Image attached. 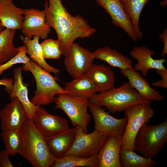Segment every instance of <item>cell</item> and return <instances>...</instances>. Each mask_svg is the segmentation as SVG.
I'll use <instances>...</instances> for the list:
<instances>
[{"label": "cell", "instance_id": "obj_1", "mask_svg": "<svg viewBox=\"0 0 167 167\" xmlns=\"http://www.w3.org/2000/svg\"><path fill=\"white\" fill-rule=\"evenodd\" d=\"M44 7L46 23L55 30L62 55L64 57L76 39L89 38L96 31L82 16L71 15L61 0H46Z\"/></svg>", "mask_w": 167, "mask_h": 167}, {"label": "cell", "instance_id": "obj_2", "mask_svg": "<svg viewBox=\"0 0 167 167\" xmlns=\"http://www.w3.org/2000/svg\"><path fill=\"white\" fill-rule=\"evenodd\" d=\"M22 144L19 154L35 167L51 166L57 159L50 153L45 137L29 118L20 130Z\"/></svg>", "mask_w": 167, "mask_h": 167}, {"label": "cell", "instance_id": "obj_3", "mask_svg": "<svg viewBox=\"0 0 167 167\" xmlns=\"http://www.w3.org/2000/svg\"><path fill=\"white\" fill-rule=\"evenodd\" d=\"M89 103L104 107L109 113L125 111L134 105L152 101L142 97L130 85L129 82L124 83L117 88L96 94L89 100Z\"/></svg>", "mask_w": 167, "mask_h": 167}, {"label": "cell", "instance_id": "obj_4", "mask_svg": "<svg viewBox=\"0 0 167 167\" xmlns=\"http://www.w3.org/2000/svg\"><path fill=\"white\" fill-rule=\"evenodd\" d=\"M22 66L23 71L31 72L35 80L36 90L31 100L35 105H48L54 102L55 96L68 93L57 82L58 78L53 76L31 59Z\"/></svg>", "mask_w": 167, "mask_h": 167}, {"label": "cell", "instance_id": "obj_5", "mask_svg": "<svg viewBox=\"0 0 167 167\" xmlns=\"http://www.w3.org/2000/svg\"><path fill=\"white\" fill-rule=\"evenodd\" d=\"M167 142V118L156 125L144 124L135 138L134 151L152 159Z\"/></svg>", "mask_w": 167, "mask_h": 167}, {"label": "cell", "instance_id": "obj_6", "mask_svg": "<svg viewBox=\"0 0 167 167\" xmlns=\"http://www.w3.org/2000/svg\"><path fill=\"white\" fill-rule=\"evenodd\" d=\"M54 102L55 109L62 110L70 119L75 127H79L87 133L91 116L88 112L89 100L72 96L66 94L57 95Z\"/></svg>", "mask_w": 167, "mask_h": 167}, {"label": "cell", "instance_id": "obj_7", "mask_svg": "<svg viewBox=\"0 0 167 167\" xmlns=\"http://www.w3.org/2000/svg\"><path fill=\"white\" fill-rule=\"evenodd\" d=\"M151 103H145L131 106L125 111L127 122L125 132L122 136L121 148L134 151L135 137L141 127L149 122L154 114Z\"/></svg>", "mask_w": 167, "mask_h": 167}, {"label": "cell", "instance_id": "obj_8", "mask_svg": "<svg viewBox=\"0 0 167 167\" xmlns=\"http://www.w3.org/2000/svg\"><path fill=\"white\" fill-rule=\"evenodd\" d=\"M75 128L76 134L74 141L65 156L87 158L97 155L110 137L95 130L92 133H87L79 127Z\"/></svg>", "mask_w": 167, "mask_h": 167}, {"label": "cell", "instance_id": "obj_9", "mask_svg": "<svg viewBox=\"0 0 167 167\" xmlns=\"http://www.w3.org/2000/svg\"><path fill=\"white\" fill-rule=\"evenodd\" d=\"M88 108L94 121V130L109 136L123 135L127 122L126 117L115 118L102 107L90 103Z\"/></svg>", "mask_w": 167, "mask_h": 167}, {"label": "cell", "instance_id": "obj_10", "mask_svg": "<svg viewBox=\"0 0 167 167\" xmlns=\"http://www.w3.org/2000/svg\"><path fill=\"white\" fill-rule=\"evenodd\" d=\"M65 57L66 69L73 79L85 75L95 59L93 53L74 43Z\"/></svg>", "mask_w": 167, "mask_h": 167}, {"label": "cell", "instance_id": "obj_11", "mask_svg": "<svg viewBox=\"0 0 167 167\" xmlns=\"http://www.w3.org/2000/svg\"><path fill=\"white\" fill-rule=\"evenodd\" d=\"M37 130L45 137H49L70 128L67 120L60 116L50 114L38 105L32 120Z\"/></svg>", "mask_w": 167, "mask_h": 167}, {"label": "cell", "instance_id": "obj_12", "mask_svg": "<svg viewBox=\"0 0 167 167\" xmlns=\"http://www.w3.org/2000/svg\"><path fill=\"white\" fill-rule=\"evenodd\" d=\"M24 10V19L21 25L22 33L27 38L38 36L46 39L50 33V27L46 23V13L34 8Z\"/></svg>", "mask_w": 167, "mask_h": 167}, {"label": "cell", "instance_id": "obj_13", "mask_svg": "<svg viewBox=\"0 0 167 167\" xmlns=\"http://www.w3.org/2000/svg\"><path fill=\"white\" fill-rule=\"evenodd\" d=\"M28 118L24 107L17 98L11 100L10 103L0 110L2 131H20Z\"/></svg>", "mask_w": 167, "mask_h": 167}, {"label": "cell", "instance_id": "obj_14", "mask_svg": "<svg viewBox=\"0 0 167 167\" xmlns=\"http://www.w3.org/2000/svg\"><path fill=\"white\" fill-rule=\"evenodd\" d=\"M110 15L113 24L123 29L134 42L137 41L131 21L125 12L120 0H95Z\"/></svg>", "mask_w": 167, "mask_h": 167}, {"label": "cell", "instance_id": "obj_15", "mask_svg": "<svg viewBox=\"0 0 167 167\" xmlns=\"http://www.w3.org/2000/svg\"><path fill=\"white\" fill-rule=\"evenodd\" d=\"M154 54L153 51L145 46L134 47L130 52L131 56L137 61L133 67L134 70L140 72L143 76L146 77L150 69H166L164 65L167 61L166 59L163 58L154 59L152 57Z\"/></svg>", "mask_w": 167, "mask_h": 167}, {"label": "cell", "instance_id": "obj_16", "mask_svg": "<svg viewBox=\"0 0 167 167\" xmlns=\"http://www.w3.org/2000/svg\"><path fill=\"white\" fill-rule=\"evenodd\" d=\"M22 71L20 66L13 70L14 82L8 93L11 100L15 98L19 100L24 107L28 118L32 120L38 105H34L29 99L27 86L23 81Z\"/></svg>", "mask_w": 167, "mask_h": 167}, {"label": "cell", "instance_id": "obj_17", "mask_svg": "<svg viewBox=\"0 0 167 167\" xmlns=\"http://www.w3.org/2000/svg\"><path fill=\"white\" fill-rule=\"evenodd\" d=\"M122 136H110L97 154L99 167H121L120 152Z\"/></svg>", "mask_w": 167, "mask_h": 167}, {"label": "cell", "instance_id": "obj_18", "mask_svg": "<svg viewBox=\"0 0 167 167\" xmlns=\"http://www.w3.org/2000/svg\"><path fill=\"white\" fill-rule=\"evenodd\" d=\"M120 72L128 80L131 85L144 98L151 101L164 100L159 92L153 88L146 79L134 69L120 70Z\"/></svg>", "mask_w": 167, "mask_h": 167}, {"label": "cell", "instance_id": "obj_19", "mask_svg": "<svg viewBox=\"0 0 167 167\" xmlns=\"http://www.w3.org/2000/svg\"><path fill=\"white\" fill-rule=\"evenodd\" d=\"M85 75L95 84L98 93L115 88L114 74L109 66L92 64Z\"/></svg>", "mask_w": 167, "mask_h": 167}, {"label": "cell", "instance_id": "obj_20", "mask_svg": "<svg viewBox=\"0 0 167 167\" xmlns=\"http://www.w3.org/2000/svg\"><path fill=\"white\" fill-rule=\"evenodd\" d=\"M75 127L55 135L45 137L49 149L56 159L60 158L68 152L72 146L76 135Z\"/></svg>", "mask_w": 167, "mask_h": 167}, {"label": "cell", "instance_id": "obj_21", "mask_svg": "<svg viewBox=\"0 0 167 167\" xmlns=\"http://www.w3.org/2000/svg\"><path fill=\"white\" fill-rule=\"evenodd\" d=\"M24 10L16 6L13 0H0V21L6 28L21 30Z\"/></svg>", "mask_w": 167, "mask_h": 167}, {"label": "cell", "instance_id": "obj_22", "mask_svg": "<svg viewBox=\"0 0 167 167\" xmlns=\"http://www.w3.org/2000/svg\"><path fill=\"white\" fill-rule=\"evenodd\" d=\"M64 88L69 96L83 97L88 100L97 92L95 84L85 74L68 82Z\"/></svg>", "mask_w": 167, "mask_h": 167}, {"label": "cell", "instance_id": "obj_23", "mask_svg": "<svg viewBox=\"0 0 167 167\" xmlns=\"http://www.w3.org/2000/svg\"><path fill=\"white\" fill-rule=\"evenodd\" d=\"M93 55L95 58L105 61L112 67L120 70L133 69L131 59L108 46L97 49Z\"/></svg>", "mask_w": 167, "mask_h": 167}, {"label": "cell", "instance_id": "obj_24", "mask_svg": "<svg viewBox=\"0 0 167 167\" xmlns=\"http://www.w3.org/2000/svg\"><path fill=\"white\" fill-rule=\"evenodd\" d=\"M33 37V39H31L23 35L20 36L21 40L26 47L27 53L30 58L49 73L58 75L60 72V70L49 65L43 58L42 48L39 42V37L38 36Z\"/></svg>", "mask_w": 167, "mask_h": 167}, {"label": "cell", "instance_id": "obj_25", "mask_svg": "<svg viewBox=\"0 0 167 167\" xmlns=\"http://www.w3.org/2000/svg\"><path fill=\"white\" fill-rule=\"evenodd\" d=\"M151 0H120L125 12L131 20L138 40H141L143 33L139 25V18L146 5Z\"/></svg>", "mask_w": 167, "mask_h": 167}, {"label": "cell", "instance_id": "obj_26", "mask_svg": "<svg viewBox=\"0 0 167 167\" xmlns=\"http://www.w3.org/2000/svg\"><path fill=\"white\" fill-rule=\"evenodd\" d=\"M16 30L5 28L0 32V65L15 57L18 53L13 40Z\"/></svg>", "mask_w": 167, "mask_h": 167}, {"label": "cell", "instance_id": "obj_27", "mask_svg": "<svg viewBox=\"0 0 167 167\" xmlns=\"http://www.w3.org/2000/svg\"><path fill=\"white\" fill-rule=\"evenodd\" d=\"M120 162L121 167H153L157 164L156 160L139 155L134 151L121 148Z\"/></svg>", "mask_w": 167, "mask_h": 167}, {"label": "cell", "instance_id": "obj_28", "mask_svg": "<svg viewBox=\"0 0 167 167\" xmlns=\"http://www.w3.org/2000/svg\"><path fill=\"white\" fill-rule=\"evenodd\" d=\"M97 155L87 158L74 155L65 156L60 158L57 159L51 167H99Z\"/></svg>", "mask_w": 167, "mask_h": 167}, {"label": "cell", "instance_id": "obj_29", "mask_svg": "<svg viewBox=\"0 0 167 167\" xmlns=\"http://www.w3.org/2000/svg\"><path fill=\"white\" fill-rule=\"evenodd\" d=\"M1 136L5 149L10 155L13 156L19 154L22 144L20 131L10 130L2 131Z\"/></svg>", "mask_w": 167, "mask_h": 167}, {"label": "cell", "instance_id": "obj_30", "mask_svg": "<svg viewBox=\"0 0 167 167\" xmlns=\"http://www.w3.org/2000/svg\"><path fill=\"white\" fill-rule=\"evenodd\" d=\"M44 58L58 59L62 55L59 43L57 40L45 39L40 43Z\"/></svg>", "mask_w": 167, "mask_h": 167}, {"label": "cell", "instance_id": "obj_31", "mask_svg": "<svg viewBox=\"0 0 167 167\" xmlns=\"http://www.w3.org/2000/svg\"><path fill=\"white\" fill-rule=\"evenodd\" d=\"M18 48L19 52L15 57L0 65V76L4 71L9 69L14 65L19 63L25 64L31 60L26 55V47L24 45Z\"/></svg>", "mask_w": 167, "mask_h": 167}, {"label": "cell", "instance_id": "obj_32", "mask_svg": "<svg viewBox=\"0 0 167 167\" xmlns=\"http://www.w3.org/2000/svg\"><path fill=\"white\" fill-rule=\"evenodd\" d=\"M156 73L160 75L161 79L152 83V85L157 87L167 88V69L156 70Z\"/></svg>", "mask_w": 167, "mask_h": 167}, {"label": "cell", "instance_id": "obj_33", "mask_svg": "<svg viewBox=\"0 0 167 167\" xmlns=\"http://www.w3.org/2000/svg\"><path fill=\"white\" fill-rule=\"evenodd\" d=\"M9 156L5 149L0 151V163L1 167H13L9 159Z\"/></svg>", "mask_w": 167, "mask_h": 167}, {"label": "cell", "instance_id": "obj_34", "mask_svg": "<svg viewBox=\"0 0 167 167\" xmlns=\"http://www.w3.org/2000/svg\"><path fill=\"white\" fill-rule=\"evenodd\" d=\"M159 38L163 44V47L161 53V56L164 58L166 57L167 54V28H165L163 32L159 36Z\"/></svg>", "mask_w": 167, "mask_h": 167}, {"label": "cell", "instance_id": "obj_35", "mask_svg": "<svg viewBox=\"0 0 167 167\" xmlns=\"http://www.w3.org/2000/svg\"><path fill=\"white\" fill-rule=\"evenodd\" d=\"M14 82V79L12 78L5 77L0 79V85L4 86L5 89L8 93L11 90Z\"/></svg>", "mask_w": 167, "mask_h": 167}, {"label": "cell", "instance_id": "obj_36", "mask_svg": "<svg viewBox=\"0 0 167 167\" xmlns=\"http://www.w3.org/2000/svg\"><path fill=\"white\" fill-rule=\"evenodd\" d=\"M160 4L161 6H166L167 5V0H163L161 1L160 2Z\"/></svg>", "mask_w": 167, "mask_h": 167}, {"label": "cell", "instance_id": "obj_37", "mask_svg": "<svg viewBox=\"0 0 167 167\" xmlns=\"http://www.w3.org/2000/svg\"><path fill=\"white\" fill-rule=\"evenodd\" d=\"M4 27L2 25L0 21V32L2 31L4 28Z\"/></svg>", "mask_w": 167, "mask_h": 167}, {"label": "cell", "instance_id": "obj_38", "mask_svg": "<svg viewBox=\"0 0 167 167\" xmlns=\"http://www.w3.org/2000/svg\"><path fill=\"white\" fill-rule=\"evenodd\" d=\"M0 167H1V165H0Z\"/></svg>", "mask_w": 167, "mask_h": 167}]
</instances>
